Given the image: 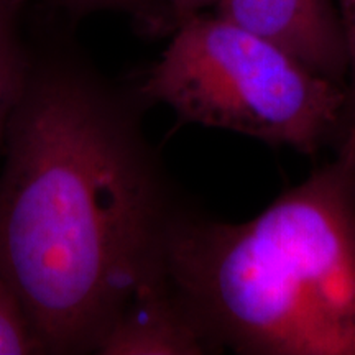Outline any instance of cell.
I'll list each match as a JSON object with an SVG mask.
<instances>
[{"mask_svg":"<svg viewBox=\"0 0 355 355\" xmlns=\"http://www.w3.org/2000/svg\"><path fill=\"white\" fill-rule=\"evenodd\" d=\"M0 175V275L48 354L96 352L165 275L173 206L130 104L68 61L32 60Z\"/></svg>","mask_w":355,"mask_h":355,"instance_id":"6da1fadb","label":"cell"},{"mask_svg":"<svg viewBox=\"0 0 355 355\" xmlns=\"http://www.w3.org/2000/svg\"><path fill=\"white\" fill-rule=\"evenodd\" d=\"M173 291L216 349L355 355V188L347 144L254 219L173 211L163 237Z\"/></svg>","mask_w":355,"mask_h":355,"instance_id":"7a4b0ae2","label":"cell"},{"mask_svg":"<svg viewBox=\"0 0 355 355\" xmlns=\"http://www.w3.org/2000/svg\"><path fill=\"white\" fill-rule=\"evenodd\" d=\"M184 122L316 155L347 128L349 87L217 13L181 24L139 89Z\"/></svg>","mask_w":355,"mask_h":355,"instance_id":"3957f363","label":"cell"},{"mask_svg":"<svg viewBox=\"0 0 355 355\" xmlns=\"http://www.w3.org/2000/svg\"><path fill=\"white\" fill-rule=\"evenodd\" d=\"M214 13L277 43L314 73L347 86L349 53L337 0H220Z\"/></svg>","mask_w":355,"mask_h":355,"instance_id":"277c9868","label":"cell"},{"mask_svg":"<svg viewBox=\"0 0 355 355\" xmlns=\"http://www.w3.org/2000/svg\"><path fill=\"white\" fill-rule=\"evenodd\" d=\"M214 350L163 275L127 301L102 334L96 354L199 355Z\"/></svg>","mask_w":355,"mask_h":355,"instance_id":"5b68a950","label":"cell"},{"mask_svg":"<svg viewBox=\"0 0 355 355\" xmlns=\"http://www.w3.org/2000/svg\"><path fill=\"white\" fill-rule=\"evenodd\" d=\"M28 0H0V152L13 110L24 94L32 58L20 35V13Z\"/></svg>","mask_w":355,"mask_h":355,"instance_id":"8992f818","label":"cell"},{"mask_svg":"<svg viewBox=\"0 0 355 355\" xmlns=\"http://www.w3.org/2000/svg\"><path fill=\"white\" fill-rule=\"evenodd\" d=\"M48 354L24 301L0 275V355Z\"/></svg>","mask_w":355,"mask_h":355,"instance_id":"52a82bcc","label":"cell"},{"mask_svg":"<svg viewBox=\"0 0 355 355\" xmlns=\"http://www.w3.org/2000/svg\"><path fill=\"white\" fill-rule=\"evenodd\" d=\"M140 25L148 33H171L193 17L217 10L220 0H135Z\"/></svg>","mask_w":355,"mask_h":355,"instance_id":"ba28073f","label":"cell"},{"mask_svg":"<svg viewBox=\"0 0 355 355\" xmlns=\"http://www.w3.org/2000/svg\"><path fill=\"white\" fill-rule=\"evenodd\" d=\"M340 19H343L345 43L349 53V105L347 127L355 125V0H337Z\"/></svg>","mask_w":355,"mask_h":355,"instance_id":"9c48e42d","label":"cell"},{"mask_svg":"<svg viewBox=\"0 0 355 355\" xmlns=\"http://www.w3.org/2000/svg\"><path fill=\"white\" fill-rule=\"evenodd\" d=\"M343 140L347 144V148L350 153V166H352V178H354V188H355V125H350L345 128Z\"/></svg>","mask_w":355,"mask_h":355,"instance_id":"30bf717a","label":"cell"}]
</instances>
